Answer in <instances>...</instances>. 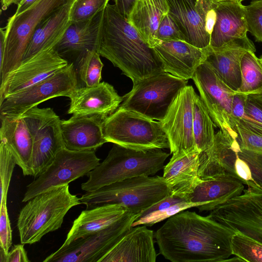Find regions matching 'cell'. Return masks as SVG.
Masks as SVG:
<instances>
[{
    "mask_svg": "<svg viewBox=\"0 0 262 262\" xmlns=\"http://www.w3.org/2000/svg\"><path fill=\"white\" fill-rule=\"evenodd\" d=\"M235 230L208 216L181 211L168 219L155 238L160 254L172 262H223L232 255Z\"/></svg>",
    "mask_w": 262,
    "mask_h": 262,
    "instance_id": "6da1fadb",
    "label": "cell"
},
{
    "mask_svg": "<svg viewBox=\"0 0 262 262\" xmlns=\"http://www.w3.org/2000/svg\"><path fill=\"white\" fill-rule=\"evenodd\" d=\"M97 52L130 78L133 84L165 72L154 49L115 5L108 4L103 10Z\"/></svg>",
    "mask_w": 262,
    "mask_h": 262,
    "instance_id": "7a4b0ae2",
    "label": "cell"
},
{
    "mask_svg": "<svg viewBox=\"0 0 262 262\" xmlns=\"http://www.w3.org/2000/svg\"><path fill=\"white\" fill-rule=\"evenodd\" d=\"M80 204L79 198L70 192L69 185L56 187L27 201L17 221L21 244L35 243L58 230L67 212Z\"/></svg>",
    "mask_w": 262,
    "mask_h": 262,
    "instance_id": "3957f363",
    "label": "cell"
},
{
    "mask_svg": "<svg viewBox=\"0 0 262 262\" xmlns=\"http://www.w3.org/2000/svg\"><path fill=\"white\" fill-rule=\"evenodd\" d=\"M169 156L160 148L139 150L114 144L102 162L87 174L81 188L91 191L125 179L154 175L164 167Z\"/></svg>",
    "mask_w": 262,
    "mask_h": 262,
    "instance_id": "277c9868",
    "label": "cell"
},
{
    "mask_svg": "<svg viewBox=\"0 0 262 262\" xmlns=\"http://www.w3.org/2000/svg\"><path fill=\"white\" fill-rule=\"evenodd\" d=\"M170 194L163 177L138 176L86 192L80 198L86 209L107 204H116L128 212L139 214Z\"/></svg>",
    "mask_w": 262,
    "mask_h": 262,
    "instance_id": "5b68a950",
    "label": "cell"
},
{
    "mask_svg": "<svg viewBox=\"0 0 262 262\" xmlns=\"http://www.w3.org/2000/svg\"><path fill=\"white\" fill-rule=\"evenodd\" d=\"M107 142L135 150L169 148L167 136L160 121L118 107L103 123Z\"/></svg>",
    "mask_w": 262,
    "mask_h": 262,
    "instance_id": "8992f818",
    "label": "cell"
},
{
    "mask_svg": "<svg viewBox=\"0 0 262 262\" xmlns=\"http://www.w3.org/2000/svg\"><path fill=\"white\" fill-rule=\"evenodd\" d=\"M187 81L166 72L145 78L134 84L119 107L160 121Z\"/></svg>",
    "mask_w": 262,
    "mask_h": 262,
    "instance_id": "52a82bcc",
    "label": "cell"
},
{
    "mask_svg": "<svg viewBox=\"0 0 262 262\" xmlns=\"http://www.w3.org/2000/svg\"><path fill=\"white\" fill-rule=\"evenodd\" d=\"M67 0H39L18 15H13L4 27L5 47L0 67L1 82L22 62L28 44L38 25Z\"/></svg>",
    "mask_w": 262,
    "mask_h": 262,
    "instance_id": "ba28073f",
    "label": "cell"
},
{
    "mask_svg": "<svg viewBox=\"0 0 262 262\" xmlns=\"http://www.w3.org/2000/svg\"><path fill=\"white\" fill-rule=\"evenodd\" d=\"M21 116L32 138L31 168L32 176L36 178L65 147L61 130V120L50 107L35 106Z\"/></svg>",
    "mask_w": 262,
    "mask_h": 262,
    "instance_id": "9c48e42d",
    "label": "cell"
},
{
    "mask_svg": "<svg viewBox=\"0 0 262 262\" xmlns=\"http://www.w3.org/2000/svg\"><path fill=\"white\" fill-rule=\"evenodd\" d=\"M246 185L242 194L216 206L208 216L262 243V188L255 181Z\"/></svg>",
    "mask_w": 262,
    "mask_h": 262,
    "instance_id": "30bf717a",
    "label": "cell"
},
{
    "mask_svg": "<svg viewBox=\"0 0 262 262\" xmlns=\"http://www.w3.org/2000/svg\"><path fill=\"white\" fill-rule=\"evenodd\" d=\"M138 215L127 212L109 226L60 247L43 261L99 262L130 229Z\"/></svg>",
    "mask_w": 262,
    "mask_h": 262,
    "instance_id": "8fae6325",
    "label": "cell"
},
{
    "mask_svg": "<svg viewBox=\"0 0 262 262\" xmlns=\"http://www.w3.org/2000/svg\"><path fill=\"white\" fill-rule=\"evenodd\" d=\"M95 151L61 149L45 171L26 187L22 202L56 187L69 185L83 177L99 163Z\"/></svg>",
    "mask_w": 262,
    "mask_h": 262,
    "instance_id": "7c38bea8",
    "label": "cell"
},
{
    "mask_svg": "<svg viewBox=\"0 0 262 262\" xmlns=\"http://www.w3.org/2000/svg\"><path fill=\"white\" fill-rule=\"evenodd\" d=\"M77 87L74 65L69 63L45 79L6 97L0 103L1 115L21 116L50 99L60 96L69 97Z\"/></svg>",
    "mask_w": 262,
    "mask_h": 262,
    "instance_id": "4fadbf2b",
    "label": "cell"
},
{
    "mask_svg": "<svg viewBox=\"0 0 262 262\" xmlns=\"http://www.w3.org/2000/svg\"><path fill=\"white\" fill-rule=\"evenodd\" d=\"M192 79L215 126L236 138L237 134L231 123V110L233 97L237 92L222 81L205 62L198 67Z\"/></svg>",
    "mask_w": 262,
    "mask_h": 262,
    "instance_id": "5bb4252c",
    "label": "cell"
},
{
    "mask_svg": "<svg viewBox=\"0 0 262 262\" xmlns=\"http://www.w3.org/2000/svg\"><path fill=\"white\" fill-rule=\"evenodd\" d=\"M68 64L55 47L42 50L23 60L1 82L0 103L6 97L45 79Z\"/></svg>",
    "mask_w": 262,
    "mask_h": 262,
    "instance_id": "9a60e30c",
    "label": "cell"
},
{
    "mask_svg": "<svg viewBox=\"0 0 262 262\" xmlns=\"http://www.w3.org/2000/svg\"><path fill=\"white\" fill-rule=\"evenodd\" d=\"M195 94L192 86L183 88L173 100L164 118L160 121L167 136L171 154L197 149L192 127Z\"/></svg>",
    "mask_w": 262,
    "mask_h": 262,
    "instance_id": "2e32d148",
    "label": "cell"
},
{
    "mask_svg": "<svg viewBox=\"0 0 262 262\" xmlns=\"http://www.w3.org/2000/svg\"><path fill=\"white\" fill-rule=\"evenodd\" d=\"M69 98L68 114L104 119L118 108L123 99L113 85L105 82L92 86L77 87Z\"/></svg>",
    "mask_w": 262,
    "mask_h": 262,
    "instance_id": "e0dca14e",
    "label": "cell"
},
{
    "mask_svg": "<svg viewBox=\"0 0 262 262\" xmlns=\"http://www.w3.org/2000/svg\"><path fill=\"white\" fill-rule=\"evenodd\" d=\"M248 51L255 52L253 42L247 36L233 40L219 48H207L205 62L228 86L238 92L242 83L241 61Z\"/></svg>",
    "mask_w": 262,
    "mask_h": 262,
    "instance_id": "ac0fdd59",
    "label": "cell"
},
{
    "mask_svg": "<svg viewBox=\"0 0 262 262\" xmlns=\"http://www.w3.org/2000/svg\"><path fill=\"white\" fill-rule=\"evenodd\" d=\"M168 14L177 25L183 40L204 49L210 45L211 36L205 28V4L203 0H167Z\"/></svg>",
    "mask_w": 262,
    "mask_h": 262,
    "instance_id": "d6986e66",
    "label": "cell"
},
{
    "mask_svg": "<svg viewBox=\"0 0 262 262\" xmlns=\"http://www.w3.org/2000/svg\"><path fill=\"white\" fill-rule=\"evenodd\" d=\"M153 49L165 72L186 80L192 78L207 55V48L200 49L183 40L159 41Z\"/></svg>",
    "mask_w": 262,
    "mask_h": 262,
    "instance_id": "ffe728a7",
    "label": "cell"
},
{
    "mask_svg": "<svg viewBox=\"0 0 262 262\" xmlns=\"http://www.w3.org/2000/svg\"><path fill=\"white\" fill-rule=\"evenodd\" d=\"M154 231L145 225L132 227L99 262H155Z\"/></svg>",
    "mask_w": 262,
    "mask_h": 262,
    "instance_id": "44dd1931",
    "label": "cell"
},
{
    "mask_svg": "<svg viewBox=\"0 0 262 262\" xmlns=\"http://www.w3.org/2000/svg\"><path fill=\"white\" fill-rule=\"evenodd\" d=\"M105 119L98 116L73 115L61 121L65 148L73 151H96L107 142L103 132Z\"/></svg>",
    "mask_w": 262,
    "mask_h": 262,
    "instance_id": "7402d4cb",
    "label": "cell"
},
{
    "mask_svg": "<svg viewBox=\"0 0 262 262\" xmlns=\"http://www.w3.org/2000/svg\"><path fill=\"white\" fill-rule=\"evenodd\" d=\"M200 152L194 149L172 154L169 162L164 167L162 176L171 194L188 201L189 195L201 180L199 176Z\"/></svg>",
    "mask_w": 262,
    "mask_h": 262,
    "instance_id": "603a6c76",
    "label": "cell"
},
{
    "mask_svg": "<svg viewBox=\"0 0 262 262\" xmlns=\"http://www.w3.org/2000/svg\"><path fill=\"white\" fill-rule=\"evenodd\" d=\"M244 184L237 176L228 172L200 180L189 195V202L199 203L200 212L211 211L216 206L243 193Z\"/></svg>",
    "mask_w": 262,
    "mask_h": 262,
    "instance_id": "cb8c5ba5",
    "label": "cell"
},
{
    "mask_svg": "<svg viewBox=\"0 0 262 262\" xmlns=\"http://www.w3.org/2000/svg\"><path fill=\"white\" fill-rule=\"evenodd\" d=\"M215 10L216 20L211 35V48H221L233 40L247 36L245 6L242 1L217 2Z\"/></svg>",
    "mask_w": 262,
    "mask_h": 262,
    "instance_id": "d4e9b609",
    "label": "cell"
},
{
    "mask_svg": "<svg viewBox=\"0 0 262 262\" xmlns=\"http://www.w3.org/2000/svg\"><path fill=\"white\" fill-rule=\"evenodd\" d=\"M0 119L1 141L11 151L23 174L32 176L33 141L26 122L21 116L1 115Z\"/></svg>",
    "mask_w": 262,
    "mask_h": 262,
    "instance_id": "484cf974",
    "label": "cell"
},
{
    "mask_svg": "<svg viewBox=\"0 0 262 262\" xmlns=\"http://www.w3.org/2000/svg\"><path fill=\"white\" fill-rule=\"evenodd\" d=\"M75 1L67 0L41 21L28 44L23 60L42 50L55 47L60 41L72 22L71 12Z\"/></svg>",
    "mask_w": 262,
    "mask_h": 262,
    "instance_id": "4316f807",
    "label": "cell"
},
{
    "mask_svg": "<svg viewBox=\"0 0 262 262\" xmlns=\"http://www.w3.org/2000/svg\"><path fill=\"white\" fill-rule=\"evenodd\" d=\"M127 212V209L116 204H107L82 211L76 219L61 247L101 230L114 223Z\"/></svg>",
    "mask_w": 262,
    "mask_h": 262,
    "instance_id": "83f0119b",
    "label": "cell"
},
{
    "mask_svg": "<svg viewBox=\"0 0 262 262\" xmlns=\"http://www.w3.org/2000/svg\"><path fill=\"white\" fill-rule=\"evenodd\" d=\"M103 10L89 20L72 22L55 47L61 56L69 54L79 56L87 50L97 51Z\"/></svg>",
    "mask_w": 262,
    "mask_h": 262,
    "instance_id": "f1b7e54d",
    "label": "cell"
},
{
    "mask_svg": "<svg viewBox=\"0 0 262 262\" xmlns=\"http://www.w3.org/2000/svg\"><path fill=\"white\" fill-rule=\"evenodd\" d=\"M168 11L167 0H137L127 19L153 48L160 41L157 38L160 23Z\"/></svg>",
    "mask_w": 262,
    "mask_h": 262,
    "instance_id": "f546056e",
    "label": "cell"
},
{
    "mask_svg": "<svg viewBox=\"0 0 262 262\" xmlns=\"http://www.w3.org/2000/svg\"><path fill=\"white\" fill-rule=\"evenodd\" d=\"M238 148L236 138L220 129L215 135L212 145L200 152L199 178L205 180L227 172L228 161Z\"/></svg>",
    "mask_w": 262,
    "mask_h": 262,
    "instance_id": "4dcf8cb0",
    "label": "cell"
},
{
    "mask_svg": "<svg viewBox=\"0 0 262 262\" xmlns=\"http://www.w3.org/2000/svg\"><path fill=\"white\" fill-rule=\"evenodd\" d=\"M200 206V204L189 202L183 198L170 194L139 214L132 227L139 225L151 226L184 210Z\"/></svg>",
    "mask_w": 262,
    "mask_h": 262,
    "instance_id": "1f68e13d",
    "label": "cell"
},
{
    "mask_svg": "<svg viewBox=\"0 0 262 262\" xmlns=\"http://www.w3.org/2000/svg\"><path fill=\"white\" fill-rule=\"evenodd\" d=\"M192 127L196 149L202 152L210 147L213 143L216 126L202 99L196 94L193 101Z\"/></svg>",
    "mask_w": 262,
    "mask_h": 262,
    "instance_id": "d6a6232c",
    "label": "cell"
},
{
    "mask_svg": "<svg viewBox=\"0 0 262 262\" xmlns=\"http://www.w3.org/2000/svg\"><path fill=\"white\" fill-rule=\"evenodd\" d=\"M242 83L237 92L246 95L262 94V65L255 52L247 51L241 61Z\"/></svg>",
    "mask_w": 262,
    "mask_h": 262,
    "instance_id": "836d02e7",
    "label": "cell"
},
{
    "mask_svg": "<svg viewBox=\"0 0 262 262\" xmlns=\"http://www.w3.org/2000/svg\"><path fill=\"white\" fill-rule=\"evenodd\" d=\"M231 247L240 261L262 262V243L239 231L232 236Z\"/></svg>",
    "mask_w": 262,
    "mask_h": 262,
    "instance_id": "e575fe53",
    "label": "cell"
},
{
    "mask_svg": "<svg viewBox=\"0 0 262 262\" xmlns=\"http://www.w3.org/2000/svg\"><path fill=\"white\" fill-rule=\"evenodd\" d=\"M100 54L96 50H87L78 56V74L86 86L99 84L103 67Z\"/></svg>",
    "mask_w": 262,
    "mask_h": 262,
    "instance_id": "d590c367",
    "label": "cell"
},
{
    "mask_svg": "<svg viewBox=\"0 0 262 262\" xmlns=\"http://www.w3.org/2000/svg\"><path fill=\"white\" fill-rule=\"evenodd\" d=\"M237 125L262 135L261 95H247L244 117Z\"/></svg>",
    "mask_w": 262,
    "mask_h": 262,
    "instance_id": "8d00e7d4",
    "label": "cell"
},
{
    "mask_svg": "<svg viewBox=\"0 0 262 262\" xmlns=\"http://www.w3.org/2000/svg\"><path fill=\"white\" fill-rule=\"evenodd\" d=\"M16 164V161L12 152L6 145L1 141V204L7 203L9 187L13 171Z\"/></svg>",
    "mask_w": 262,
    "mask_h": 262,
    "instance_id": "74e56055",
    "label": "cell"
},
{
    "mask_svg": "<svg viewBox=\"0 0 262 262\" xmlns=\"http://www.w3.org/2000/svg\"><path fill=\"white\" fill-rule=\"evenodd\" d=\"M110 0H76L71 12L72 21L90 19L103 10Z\"/></svg>",
    "mask_w": 262,
    "mask_h": 262,
    "instance_id": "f35d334b",
    "label": "cell"
},
{
    "mask_svg": "<svg viewBox=\"0 0 262 262\" xmlns=\"http://www.w3.org/2000/svg\"><path fill=\"white\" fill-rule=\"evenodd\" d=\"M245 10L248 32L262 42V0H252Z\"/></svg>",
    "mask_w": 262,
    "mask_h": 262,
    "instance_id": "ab89813d",
    "label": "cell"
},
{
    "mask_svg": "<svg viewBox=\"0 0 262 262\" xmlns=\"http://www.w3.org/2000/svg\"><path fill=\"white\" fill-rule=\"evenodd\" d=\"M236 140L240 149L255 156L262 158V135L237 125Z\"/></svg>",
    "mask_w": 262,
    "mask_h": 262,
    "instance_id": "60d3db41",
    "label": "cell"
},
{
    "mask_svg": "<svg viewBox=\"0 0 262 262\" xmlns=\"http://www.w3.org/2000/svg\"><path fill=\"white\" fill-rule=\"evenodd\" d=\"M157 38L160 41L183 40L182 34L174 21L168 14H165L159 25Z\"/></svg>",
    "mask_w": 262,
    "mask_h": 262,
    "instance_id": "b9f144b4",
    "label": "cell"
},
{
    "mask_svg": "<svg viewBox=\"0 0 262 262\" xmlns=\"http://www.w3.org/2000/svg\"><path fill=\"white\" fill-rule=\"evenodd\" d=\"M12 236L7 203L1 204L0 247L8 254L12 246Z\"/></svg>",
    "mask_w": 262,
    "mask_h": 262,
    "instance_id": "7bdbcfd3",
    "label": "cell"
},
{
    "mask_svg": "<svg viewBox=\"0 0 262 262\" xmlns=\"http://www.w3.org/2000/svg\"><path fill=\"white\" fill-rule=\"evenodd\" d=\"M247 97V95L239 92H236L233 96L231 104V119L234 130H236V125L244 117Z\"/></svg>",
    "mask_w": 262,
    "mask_h": 262,
    "instance_id": "ee69618b",
    "label": "cell"
},
{
    "mask_svg": "<svg viewBox=\"0 0 262 262\" xmlns=\"http://www.w3.org/2000/svg\"><path fill=\"white\" fill-rule=\"evenodd\" d=\"M234 169L236 174L242 180L244 184L246 185L250 181H255L253 178L249 165L245 161L238 156V151L236 152Z\"/></svg>",
    "mask_w": 262,
    "mask_h": 262,
    "instance_id": "f6af8a7d",
    "label": "cell"
},
{
    "mask_svg": "<svg viewBox=\"0 0 262 262\" xmlns=\"http://www.w3.org/2000/svg\"><path fill=\"white\" fill-rule=\"evenodd\" d=\"M24 244L14 245L7 254V262H29Z\"/></svg>",
    "mask_w": 262,
    "mask_h": 262,
    "instance_id": "bcb514c9",
    "label": "cell"
},
{
    "mask_svg": "<svg viewBox=\"0 0 262 262\" xmlns=\"http://www.w3.org/2000/svg\"><path fill=\"white\" fill-rule=\"evenodd\" d=\"M115 6L119 12L128 18L137 0H114Z\"/></svg>",
    "mask_w": 262,
    "mask_h": 262,
    "instance_id": "7dc6e473",
    "label": "cell"
},
{
    "mask_svg": "<svg viewBox=\"0 0 262 262\" xmlns=\"http://www.w3.org/2000/svg\"><path fill=\"white\" fill-rule=\"evenodd\" d=\"M38 1L39 0H22L20 3L17 5V9L14 15H18L31 7Z\"/></svg>",
    "mask_w": 262,
    "mask_h": 262,
    "instance_id": "c3c4849f",
    "label": "cell"
},
{
    "mask_svg": "<svg viewBox=\"0 0 262 262\" xmlns=\"http://www.w3.org/2000/svg\"><path fill=\"white\" fill-rule=\"evenodd\" d=\"M22 0H1L2 10H6L13 4L18 5Z\"/></svg>",
    "mask_w": 262,
    "mask_h": 262,
    "instance_id": "681fc988",
    "label": "cell"
},
{
    "mask_svg": "<svg viewBox=\"0 0 262 262\" xmlns=\"http://www.w3.org/2000/svg\"><path fill=\"white\" fill-rule=\"evenodd\" d=\"M0 261L7 262V254L0 247Z\"/></svg>",
    "mask_w": 262,
    "mask_h": 262,
    "instance_id": "f907efd6",
    "label": "cell"
},
{
    "mask_svg": "<svg viewBox=\"0 0 262 262\" xmlns=\"http://www.w3.org/2000/svg\"><path fill=\"white\" fill-rule=\"evenodd\" d=\"M216 2H223V1H243L244 0H212Z\"/></svg>",
    "mask_w": 262,
    "mask_h": 262,
    "instance_id": "816d5d0a",
    "label": "cell"
},
{
    "mask_svg": "<svg viewBox=\"0 0 262 262\" xmlns=\"http://www.w3.org/2000/svg\"><path fill=\"white\" fill-rule=\"evenodd\" d=\"M259 61L262 65V55L259 58Z\"/></svg>",
    "mask_w": 262,
    "mask_h": 262,
    "instance_id": "f5cc1de1",
    "label": "cell"
},
{
    "mask_svg": "<svg viewBox=\"0 0 262 262\" xmlns=\"http://www.w3.org/2000/svg\"><path fill=\"white\" fill-rule=\"evenodd\" d=\"M260 164L262 165V160L259 162Z\"/></svg>",
    "mask_w": 262,
    "mask_h": 262,
    "instance_id": "db71d44e",
    "label": "cell"
},
{
    "mask_svg": "<svg viewBox=\"0 0 262 262\" xmlns=\"http://www.w3.org/2000/svg\"><path fill=\"white\" fill-rule=\"evenodd\" d=\"M260 95H262V94H260Z\"/></svg>",
    "mask_w": 262,
    "mask_h": 262,
    "instance_id": "11a10c76",
    "label": "cell"
}]
</instances>
